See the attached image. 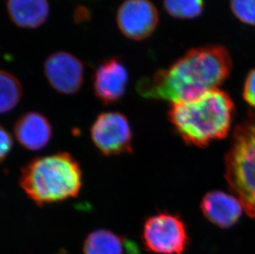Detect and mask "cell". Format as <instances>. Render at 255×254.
I'll list each match as a JSON object with an SVG mask.
<instances>
[{
  "mask_svg": "<svg viewBox=\"0 0 255 254\" xmlns=\"http://www.w3.org/2000/svg\"><path fill=\"white\" fill-rule=\"evenodd\" d=\"M232 60L224 46L191 49L169 67L144 77L136 90L144 99L188 101L218 89L231 75Z\"/></svg>",
  "mask_w": 255,
  "mask_h": 254,
  "instance_id": "obj_1",
  "label": "cell"
},
{
  "mask_svg": "<svg viewBox=\"0 0 255 254\" xmlns=\"http://www.w3.org/2000/svg\"><path fill=\"white\" fill-rule=\"evenodd\" d=\"M234 113L235 105L231 97L216 89L192 100L172 103L169 118L186 143L204 147L228 135Z\"/></svg>",
  "mask_w": 255,
  "mask_h": 254,
  "instance_id": "obj_2",
  "label": "cell"
},
{
  "mask_svg": "<svg viewBox=\"0 0 255 254\" xmlns=\"http://www.w3.org/2000/svg\"><path fill=\"white\" fill-rule=\"evenodd\" d=\"M82 183L80 163L67 152L33 158L22 168L19 178L20 187L38 206L77 197Z\"/></svg>",
  "mask_w": 255,
  "mask_h": 254,
  "instance_id": "obj_3",
  "label": "cell"
},
{
  "mask_svg": "<svg viewBox=\"0 0 255 254\" xmlns=\"http://www.w3.org/2000/svg\"><path fill=\"white\" fill-rule=\"evenodd\" d=\"M225 160L230 189L247 216L255 218V112L236 127Z\"/></svg>",
  "mask_w": 255,
  "mask_h": 254,
  "instance_id": "obj_4",
  "label": "cell"
},
{
  "mask_svg": "<svg viewBox=\"0 0 255 254\" xmlns=\"http://www.w3.org/2000/svg\"><path fill=\"white\" fill-rule=\"evenodd\" d=\"M144 250L154 254H183L189 245L185 224L178 215L159 213L144 221L141 232Z\"/></svg>",
  "mask_w": 255,
  "mask_h": 254,
  "instance_id": "obj_5",
  "label": "cell"
},
{
  "mask_svg": "<svg viewBox=\"0 0 255 254\" xmlns=\"http://www.w3.org/2000/svg\"><path fill=\"white\" fill-rule=\"evenodd\" d=\"M92 141L104 156L122 155L133 152V133L128 118L120 112H104L90 128Z\"/></svg>",
  "mask_w": 255,
  "mask_h": 254,
  "instance_id": "obj_6",
  "label": "cell"
},
{
  "mask_svg": "<svg viewBox=\"0 0 255 254\" xmlns=\"http://www.w3.org/2000/svg\"><path fill=\"white\" fill-rule=\"evenodd\" d=\"M159 22V12L150 0H125L117 13L118 28L133 41H143L151 36Z\"/></svg>",
  "mask_w": 255,
  "mask_h": 254,
  "instance_id": "obj_7",
  "label": "cell"
},
{
  "mask_svg": "<svg viewBox=\"0 0 255 254\" xmlns=\"http://www.w3.org/2000/svg\"><path fill=\"white\" fill-rule=\"evenodd\" d=\"M44 73L49 84L64 95L77 94L85 81L82 61L67 51H56L44 63Z\"/></svg>",
  "mask_w": 255,
  "mask_h": 254,
  "instance_id": "obj_8",
  "label": "cell"
},
{
  "mask_svg": "<svg viewBox=\"0 0 255 254\" xmlns=\"http://www.w3.org/2000/svg\"><path fill=\"white\" fill-rule=\"evenodd\" d=\"M129 75L120 58H107L99 63L93 75V90L104 105L120 101L128 89Z\"/></svg>",
  "mask_w": 255,
  "mask_h": 254,
  "instance_id": "obj_9",
  "label": "cell"
},
{
  "mask_svg": "<svg viewBox=\"0 0 255 254\" xmlns=\"http://www.w3.org/2000/svg\"><path fill=\"white\" fill-rule=\"evenodd\" d=\"M15 138L24 149L38 151L51 141L53 129L46 117L37 112L24 113L13 127Z\"/></svg>",
  "mask_w": 255,
  "mask_h": 254,
  "instance_id": "obj_10",
  "label": "cell"
},
{
  "mask_svg": "<svg viewBox=\"0 0 255 254\" xmlns=\"http://www.w3.org/2000/svg\"><path fill=\"white\" fill-rule=\"evenodd\" d=\"M201 209L205 217L215 226L227 229L235 226L243 213V206L234 195L214 191L205 195Z\"/></svg>",
  "mask_w": 255,
  "mask_h": 254,
  "instance_id": "obj_11",
  "label": "cell"
},
{
  "mask_svg": "<svg viewBox=\"0 0 255 254\" xmlns=\"http://www.w3.org/2000/svg\"><path fill=\"white\" fill-rule=\"evenodd\" d=\"M7 11L16 26L36 29L46 22L50 6L47 0H7Z\"/></svg>",
  "mask_w": 255,
  "mask_h": 254,
  "instance_id": "obj_12",
  "label": "cell"
},
{
  "mask_svg": "<svg viewBox=\"0 0 255 254\" xmlns=\"http://www.w3.org/2000/svg\"><path fill=\"white\" fill-rule=\"evenodd\" d=\"M128 239L111 230L98 229L89 233L83 245L84 254H124Z\"/></svg>",
  "mask_w": 255,
  "mask_h": 254,
  "instance_id": "obj_13",
  "label": "cell"
},
{
  "mask_svg": "<svg viewBox=\"0 0 255 254\" xmlns=\"http://www.w3.org/2000/svg\"><path fill=\"white\" fill-rule=\"evenodd\" d=\"M22 97V87L19 80L11 73L0 70V114L14 109Z\"/></svg>",
  "mask_w": 255,
  "mask_h": 254,
  "instance_id": "obj_14",
  "label": "cell"
},
{
  "mask_svg": "<svg viewBox=\"0 0 255 254\" xmlns=\"http://www.w3.org/2000/svg\"><path fill=\"white\" fill-rule=\"evenodd\" d=\"M164 9L178 19H193L204 9V0H164Z\"/></svg>",
  "mask_w": 255,
  "mask_h": 254,
  "instance_id": "obj_15",
  "label": "cell"
},
{
  "mask_svg": "<svg viewBox=\"0 0 255 254\" xmlns=\"http://www.w3.org/2000/svg\"><path fill=\"white\" fill-rule=\"evenodd\" d=\"M231 11L245 24L255 25V0H231Z\"/></svg>",
  "mask_w": 255,
  "mask_h": 254,
  "instance_id": "obj_16",
  "label": "cell"
},
{
  "mask_svg": "<svg viewBox=\"0 0 255 254\" xmlns=\"http://www.w3.org/2000/svg\"><path fill=\"white\" fill-rule=\"evenodd\" d=\"M12 135L4 127L0 125V163H2L12 151Z\"/></svg>",
  "mask_w": 255,
  "mask_h": 254,
  "instance_id": "obj_17",
  "label": "cell"
},
{
  "mask_svg": "<svg viewBox=\"0 0 255 254\" xmlns=\"http://www.w3.org/2000/svg\"><path fill=\"white\" fill-rule=\"evenodd\" d=\"M243 98L246 103L255 108V69L249 73L244 84Z\"/></svg>",
  "mask_w": 255,
  "mask_h": 254,
  "instance_id": "obj_18",
  "label": "cell"
},
{
  "mask_svg": "<svg viewBox=\"0 0 255 254\" xmlns=\"http://www.w3.org/2000/svg\"></svg>",
  "mask_w": 255,
  "mask_h": 254,
  "instance_id": "obj_19",
  "label": "cell"
}]
</instances>
